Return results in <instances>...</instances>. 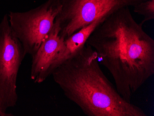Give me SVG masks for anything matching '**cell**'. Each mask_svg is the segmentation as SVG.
<instances>
[{
    "label": "cell",
    "instance_id": "6",
    "mask_svg": "<svg viewBox=\"0 0 154 116\" xmlns=\"http://www.w3.org/2000/svg\"><path fill=\"white\" fill-rule=\"evenodd\" d=\"M60 28L54 22L52 29L32 56L31 79L35 83H41L51 76V66L56 56L64 47L65 39L60 37Z\"/></svg>",
    "mask_w": 154,
    "mask_h": 116
},
{
    "label": "cell",
    "instance_id": "1",
    "mask_svg": "<svg viewBox=\"0 0 154 116\" xmlns=\"http://www.w3.org/2000/svg\"><path fill=\"white\" fill-rule=\"evenodd\" d=\"M131 15L129 7L117 10L98 25L86 44L113 77L121 96L131 102L154 74V40Z\"/></svg>",
    "mask_w": 154,
    "mask_h": 116
},
{
    "label": "cell",
    "instance_id": "7",
    "mask_svg": "<svg viewBox=\"0 0 154 116\" xmlns=\"http://www.w3.org/2000/svg\"><path fill=\"white\" fill-rule=\"evenodd\" d=\"M107 17H101L97 19L91 24L84 27L65 40L63 49L56 56L52 64L50 70L51 75L54 69L72 57L84 47L88 38L95 28Z\"/></svg>",
    "mask_w": 154,
    "mask_h": 116
},
{
    "label": "cell",
    "instance_id": "2",
    "mask_svg": "<svg viewBox=\"0 0 154 116\" xmlns=\"http://www.w3.org/2000/svg\"><path fill=\"white\" fill-rule=\"evenodd\" d=\"M51 75L66 97L87 116H148L121 96L102 71L97 53L87 44Z\"/></svg>",
    "mask_w": 154,
    "mask_h": 116
},
{
    "label": "cell",
    "instance_id": "5",
    "mask_svg": "<svg viewBox=\"0 0 154 116\" xmlns=\"http://www.w3.org/2000/svg\"><path fill=\"white\" fill-rule=\"evenodd\" d=\"M146 0H60L61 8L55 19L61 38L66 39L97 19Z\"/></svg>",
    "mask_w": 154,
    "mask_h": 116
},
{
    "label": "cell",
    "instance_id": "3",
    "mask_svg": "<svg viewBox=\"0 0 154 116\" xmlns=\"http://www.w3.org/2000/svg\"><path fill=\"white\" fill-rule=\"evenodd\" d=\"M26 55L5 14L0 22V116H10L7 110L17 104V77Z\"/></svg>",
    "mask_w": 154,
    "mask_h": 116
},
{
    "label": "cell",
    "instance_id": "4",
    "mask_svg": "<svg viewBox=\"0 0 154 116\" xmlns=\"http://www.w3.org/2000/svg\"><path fill=\"white\" fill-rule=\"evenodd\" d=\"M61 8L60 0H47L26 12H9L10 27L26 55L32 57L36 53L52 29Z\"/></svg>",
    "mask_w": 154,
    "mask_h": 116
},
{
    "label": "cell",
    "instance_id": "8",
    "mask_svg": "<svg viewBox=\"0 0 154 116\" xmlns=\"http://www.w3.org/2000/svg\"><path fill=\"white\" fill-rule=\"evenodd\" d=\"M134 12L143 16L141 24L154 19V0H146L134 6Z\"/></svg>",
    "mask_w": 154,
    "mask_h": 116
}]
</instances>
